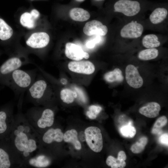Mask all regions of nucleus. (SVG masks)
<instances>
[{
	"mask_svg": "<svg viewBox=\"0 0 168 168\" xmlns=\"http://www.w3.org/2000/svg\"><path fill=\"white\" fill-rule=\"evenodd\" d=\"M127 157L125 152L123 151L119 152L117 159L120 161H125Z\"/></svg>",
	"mask_w": 168,
	"mask_h": 168,
	"instance_id": "nucleus-35",
	"label": "nucleus"
},
{
	"mask_svg": "<svg viewBox=\"0 0 168 168\" xmlns=\"http://www.w3.org/2000/svg\"><path fill=\"white\" fill-rule=\"evenodd\" d=\"M27 91L29 100L35 106L44 104L50 93L47 82L39 74Z\"/></svg>",
	"mask_w": 168,
	"mask_h": 168,
	"instance_id": "nucleus-7",
	"label": "nucleus"
},
{
	"mask_svg": "<svg viewBox=\"0 0 168 168\" xmlns=\"http://www.w3.org/2000/svg\"><path fill=\"white\" fill-rule=\"evenodd\" d=\"M16 18L18 25L26 31L25 33L43 29L44 21L42 15L35 8L19 13Z\"/></svg>",
	"mask_w": 168,
	"mask_h": 168,
	"instance_id": "nucleus-6",
	"label": "nucleus"
},
{
	"mask_svg": "<svg viewBox=\"0 0 168 168\" xmlns=\"http://www.w3.org/2000/svg\"><path fill=\"white\" fill-rule=\"evenodd\" d=\"M59 95L62 100L68 104L73 102L77 96L76 92L67 88L61 90L60 92Z\"/></svg>",
	"mask_w": 168,
	"mask_h": 168,
	"instance_id": "nucleus-26",
	"label": "nucleus"
},
{
	"mask_svg": "<svg viewBox=\"0 0 168 168\" xmlns=\"http://www.w3.org/2000/svg\"><path fill=\"white\" fill-rule=\"evenodd\" d=\"M84 133L86 141L90 149L96 152H100L103 147L100 130L96 127L90 126L85 129Z\"/></svg>",
	"mask_w": 168,
	"mask_h": 168,
	"instance_id": "nucleus-12",
	"label": "nucleus"
},
{
	"mask_svg": "<svg viewBox=\"0 0 168 168\" xmlns=\"http://www.w3.org/2000/svg\"><path fill=\"white\" fill-rule=\"evenodd\" d=\"M23 47L29 54L41 58L44 50L49 43L50 37L46 32L40 30L25 33Z\"/></svg>",
	"mask_w": 168,
	"mask_h": 168,
	"instance_id": "nucleus-4",
	"label": "nucleus"
},
{
	"mask_svg": "<svg viewBox=\"0 0 168 168\" xmlns=\"http://www.w3.org/2000/svg\"><path fill=\"white\" fill-rule=\"evenodd\" d=\"M25 116L39 134L46 128L53 125L54 122V113L50 108L35 106L29 109Z\"/></svg>",
	"mask_w": 168,
	"mask_h": 168,
	"instance_id": "nucleus-3",
	"label": "nucleus"
},
{
	"mask_svg": "<svg viewBox=\"0 0 168 168\" xmlns=\"http://www.w3.org/2000/svg\"><path fill=\"white\" fill-rule=\"evenodd\" d=\"M92 39L88 40L86 43V47L89 48H94L96 44H99L101 40V36L94 35Z\"/></svg>",
	"mask_w": 168,
	"mask_h": 168,
	"instance_id": "nucleus-32",
	"label": "nucleus"
},
{
	"mask_svg": "<svg viewBox=\"0 0 168 168\" xmlns=\"http://www.w3.org/2000/svg\"><path fill=\"white\" fill-rule=\"evenodd\" d=\"M11 145L23 163L33 156L40 149L39 135L37 133L10 132L6 136Z\"/></svg>",
	"mask_w": 168,
	"mask_h": 168,
	"instance_id": "nucleus-1",
	"label": "nucleus"
},
{
	"mask_svg": "<svg viewBox=\"0 0 168 168\" xmlns=\"http://www.w3.org/2000/svg\"><path fill=\"white\" fill-rule=\"evenodd\" d=\"M168 135L167 133L163 134L159 138V141L161 144L168 146Z\"/></svg>",
	"mask_w": 168,
	"mask_h": 168,
	"instance_id": "nucleus-34",
	"label": "nucleus"
},
{
	"mask_svg": "<svg viewBox=\"0 0 168 168\" xmlns=\"http://www.w3.org/2000/svg\"><path fill=\"white\" fill-rule=\"evenodd\" d=\"M125 79L128 84L134 88H140L143 83L137 68L132 64L128 65L126 68Z\"/></svg>",
	"mask_w": 168,
	"mask_h": 168,
	"instance_id": "nucleus-14",
	"label": "nucleus"
},
{
	"mask_svg": "<svg viewBox=\"0 0 168 168\" xmlns=\"http://www.w3.org/2000/svg\"><path fill=\"white\" fill-rule=\"evenodd\" d=\"M167 123V118L165 116L158 118L155 122L152 130V133L154 134H160L162 133V128Z\"/></svg>",
	"mask_w": 168,
	"mask_h": 168,
	"instance_id": "nucleus-28",
	"label": "nucleus"
},
{
	"mask_svg": "<svg viewBox=\"0 0 168 168\" xmlns=\"http://www.w3.org/2000/svg\"><path fill=\"white\" fill-rule=\"evenodd\" d=\"M75 0L78 2H82L84 1L85 0Z\"/></svg>",
	"mask_w": 168,
	"mask_h": 168,
	"instance_id": "nucleus-40",
	"label": "nucleus"
},
{
	"mask_svg": "<svg viewBox=\"0 0 168 168\" xmlns=\"http://www.w3.org/2000/svg\"><path fill=\"white\" fill-rule=\"evenodd\" d=\"M68 67L72 72L86 75L92 74L95 71L94 65L89 61H71L68 63Z\"/></svg>",
	"mask_w": 168,
	"mask_h": 168,
	"instance_id": "nucleus-17",
	"label": "nucleus"
},
{
	"mask_svg": "<svg viewBox=\"0 0 168 168\" xmlns=\"http://www.w3.org/2000/svg\"><path fill=\"white\" fill-rule=\"evenodd\" d=\"M107 27L100 21L93 20L86 23L83 29L84 33L91 36L98 35L101 36L105 35L107 33Z\"/></svg>",
	"mask_w": 168,
	"mask_h": 168,
	"instance_id": "nucleus-16",
	"label": "nucleus"
},
{
	"mask_svg": "<svg viewBox=\"0 0 168 168\" xmlns=\"http://www.w3.org/2000/svg\"><path fill=\"white\" fill-rule=\"evenodd\" d=\"M158 50L155 48L143 50L139 52L138 58L143 60H149L156 58L158 55Z\"/></svg>",
	"mask_w": 168,
	"mask_h": 168,
	"instance_id": "nucleus-27",
	"label": "nucleus"
},
{
	"mask_svg": "<svg viewBox=\"0 0 168 168\" xmlns=\"http://www.w3.org/2000/svg\"><path fill=\"white\" fill-rule=\"evenodd\" d=\"M106 163L111 168H123L126 165L125 161H120L111 156L107 158Z\"/></svg>",
	"mask_w": 168,
	"mask_h": 168,
	"instance_id": "nucleus-30",
	"label": "nucleus"
},
{
	"mask_svg": "<svg viewBox=\"0 0 168 168\" xmlns=\"http://www.w3.org/2000/svg\"><path fill=\"white\" fill-rule=\"evenodd\" d=\"M29 53L21 44L9 58L0 66V79L22 66L33 63L29 57Z\"/></svg>",
	"mask_w": 168,
	"mask_h": 168,
	"instance_id": "nucleus-5",
	"label": "nucleus"
},
{
	"mask_svg": "<svg viewBox=\"0 0 168 168\" xmlns=\"http://www.w3.org/2000/svg\"><path fill=\"white\" fill-rule=\"evenodd\" d=\"M102 110V108L100 106L95 105H92L89 108V111L92 113L97 116Z\"/></svg>",
	"mask_w": 168,
	"mask_h": 168,
	"instance_id": "nucleus-33",
	"label": "nucleus"
},
{
	"mask_svg": "<svg viewBox=\"0 0 168 168\" xmlns=\"http://www.w3.org/2000/svg\"><path fill=\"white\" fill-rule=\"evenodd\" d=\"M38 69H16L0 79V84L10 88L16 95H23L35 80Z\"/></svg>",
	"mask_w": 168,
	"mask_h": 168,
	"instance_id": "nucleus-2",
	"label": "nucleus"
},
{
	"mask_svg": "<svg viewBox=\"0 0 168 168\" xmlns=\"http://www.w3.org/2000/svg\"><path fill=\"white\" fill-rule=\"evenodd\" d=\"M30 0L33 1V0Z\"/></svg>",
	"mask_w": 168,
	"mask_h": 168,
	"instance_id": "nucleus-43",
	"label": "nucleus"
},
{
	"mask_svg": "<svg viewBox=\"0 0 168 168\" xmlns=\"http://www.w3.org/2000/svg\"><path fill=\"white\" fill-rule=\"evenodd\" d=\"M59 82L63 85L66 84L67 81L65 79L62 78L60 80Z\"/></svg>",
	"mask_w": 168,
	"mask_h": 168,
	"instance_id": "nucleus-38",
	"label": "nucleus"
},
{
	"mask_svg": "<svg viewBox=\"0 0 168 168\" xmlns=\"http://www.w3.org/2000/svg\"><path fill=\"white\" fill-rule=\"evenodd\" d=\"M167 10L164 7L156 8L151 13L149 16L151 22L153 24H157L162 22L167 17Z\"/></svg>",
	"mask_w": 168,
	"mask_h": 168,
	"instance_id": "nucleus-22",
	"label": "nucleus"
},
{
	"mask_svg": "<svg viewBox=\"0 0 168 168\" xmlns=\"http://www.w3.org/2000/svg\"><path fill=\"white\" fill-rule=\"evenodd\" d=\"M71 18L73 20L79 21H84L90 17V14L87 11L79 7L71 8L69 12Z\"/></svg>",
	"mask_w": 168,
	"mask_h": 168,
	"instance_id": "nucleus-21",
	"label": "nucleus"
},
{
	"mask_svg": "<svg viewBox=\"0 0 168 168\" xmlns=\"http://www.w3.org/2000/svg\"><path fill=\"white\" fill-rule=\"evenodd\" d=\"M86 115L90 119H95L97 117V116L92 113L90 111L87 112Z\"/></svg>",
	"mask_w": 168,
	"mask_h": 168,
	"instance_id": "nucleus-37",
	"label": "nucleus"
},
{
	"mask_svg": "<svg viewBox=\"0 0 168 168\" xmlns=\"http://www.w3.org/2000/svg\"><path fill=\"white\" fill-rule=\"evenodd\" d=\"M85 52L78 45L72 43L66 44L65 54L68 58L75 60L80 61L84 57Z\"/></svg>",
	"mask_w": 168,
	"mask_h": 168,
	"instance_id": "nucleus-19",
	"label": "nucleus"
},
{
	"mask_svg": "<svg viewBox=\"0 0 168 168\" xmlns=\"http://www.w3.org/2000/svg\"><path fill=\"white\" fill-rule=\"evenodd\" d=\"M89 58V55L87 52H85L84 58L86 59H87Z\"/></svg>",
	"mask_w": 168,
	"mask_h": 168,
	"instance_id": "nucleus-39",
	"label": "nucleus"
},
{
	"mask_svg": "<svg viewBox=\"0 0 168 168\" xmlns=\"http://www.w3.org/2000/svg\"><path fill=\"white\" fill-rule=\"evenodd\" d=\"M39 135L40 144H50L54 142L59 143L63 140V134L58 128H50Z\"/></svg>",
	"mask_w": 168,
	"mask_h": 168,
	"instance_id": "nucleus-13",
	"label": "nucleus"
},
{
	"mask_svg": "<svg viewBox=\"0 0 168 168\" xmlns=\"http://www.w3.org/2000/svg\"><path fill=\"white\" fill-rule=\"evenodd\" d=\"M120 131L122 135L126 138H133L136 133L135 128L131 124H128L122 126L120 128Z\"/></svg>",
	"mask_w": 168,
	"mask_h": 168,
	"instance_id": "nucleus-31",
	"label": "nucleus"
},
{
	"mask_svg": "<svg viewBox=\"0 0 168 168\" xmlns=\"http://www.w3.org/2000/svg\"><path fill=\"white\" fill-rule=\"evenodd\" d=\"M143 45L148 49L157 47L160 46L161 43L157 36L153 34L146 35L142 40Z\"/></svg>",
	"mask_w": 168,
	"mask_h": 168,
	"instance_id": "nucleus-25",
	"label": "nucleus"
},
{
	"mask_svg": "<svg viewBox=\"0 0 168 168\" xmlns=\"http://www.w3.org/2000/svg\"><path fill=\"white\" fill-rule=\"evenodd\" d=\"M63 140L67 142L71 143L77 150L81 148V145L78 140V133L74 129L68 130L63 134Z\"/></svg>",
	"mask_w": 168,
	"mask_h": 168,
	"instance_id": "nucleus-23",
	"label": "nucleus"
},
{
	"mask_svg": "<svg viewBox=\"0 0 168 168\" xmlns=\"http://www.w3.org/2000/svg\"><path fill=\"white\" fill-rule=\"evenodd\" d=\"M147 138L145 137L141 138L138 141L133 144L130 150L134 153H139L144 149L145 147L147 142Z\"/></svg>",
	"mask_w": 168,
	"mask_h": 168,
	"instance_id": "nucleus-29",
	"label": "nucleus"
},
{
	"mask_svg": "<svg viewBox=\"0 0 168 168\" xmlns=\"http://www.w3.org/2000/svg\"><path fill=\"white\" fill-rule=\"evenodd\" d=\"M51 163L50 159L44 154L40 153L39 150L34 156L25 161L22 166L26 165L28 166L42 168L49 166Z\"/></svg>",
	"mask_w": 168,
	"mask_h": 168,
	"instance_id": "nucleus-18",
	"label": "nucleus"
},
{
	"mask_svg": "<svg viewBox=\"0 0 168 168\" xmlns=\"http://www.w3.org/2000/svg\"><path fill=\"white\" fill-rule=\"evenodd\" d=\"M143 29V27L141 24L131 22L124 26L120 30V35L124 38H137L141 36Z\"/></svg>",
	"mask_w": 168,
	"mask_h": 168,
	"instance_id": "nucleus-15",
	"label": "nucleus"
},
{
	"mask_svg": "<svg viewBox=\"0 0 168 168\" xmlns=\"http://www.w3.org/2000/svg\"><path fill=\"white\" fill-rule=\"evenodd\" d=\"M1 54H2V52L1 50H0V56L1 55Z\"/></svg>",
	"mask_w": 168,
	"mask_h": 168,
	"instance_id": "nucleus-42",
	"label": "nucleus"
},
{
	"mask_svg": "<svg viewBox=\"0 0 168 168\" xmlns=\"http://www.w3.org/2000/svg\"><path fill=\"white\" fill-rule=\"evenodd\" d=\"M104 78L106 82H121L124 79L121 71L118 68L106 73L104 75Z\"/></svg>",
	"mask_w": 168,
	"mask_h": 168,
	"instance_id": "nucleus-24",
	"label": "nucleus"
},
{
	"mask_svg": "<svg viewBox=\"0 0 168 168\" xmlns=\"http://www.w3.org/2000/svg\"><path fill=\"white\" fill-rule=\"evenodd\" d=\"M16 36L12 27L0 16V44L8 45L12 52L20 44Z\"/></svg>",
	"mask_w": 168,
	"mask_h": 168,
	"instance_id": "nucleus-10",
	"label": "nucleus"
},
{
	"mask_svg": "<svg viewBox=\"0 0 168 168\" xmlns=\"http://www.w3.org/2000/svg\"><path fill=\"white\" fill-rule=\"evenodd\" d=\"M94 0L96 1H104L105 0Z\"/></svg>",
	"mask_w": 168,
	"mask_h": 168,
	"instance_id": "nucleus-41",
	"label": "nucleus"
},
{
	"mask_svg": "<svg viewBox=\"0 0 168 168\" xmlns=\"http://www.w3.org/2000/svg\"><path fill=\"white\" fill-rule=\"evenodd\" d=\"M0 140V168L22 166L21 160L7 138L5 137Z\"/></svg>",
	"mask_w": 168,
	"mask_h": 168,
	"instance_id": "nucleus-8",
	"label": "nucleus"
},
{
	"mask_svg": "<svg viewBox=\"0 0 168 168\" xmlns=\"http://www.w3.org/2000/svg\"><path fill=\"white\" fill-rule=\"evenodd\" d=\"M13 109V104L11 102L0 107V140L7 136L14 126Z\"/></svg>",
	"mask_w": 168,
	"mask_h": 168,
	"instance_id": "nucleus-9",
	"label": "nucleus"
},
{
	"mask_svg": "<svg viewBox=\"0 0 168 168\" xmlns=\"http://www.w3.org/2000/svg\"><path fill=\"white\" fill-rule=\"evenodd\" d=\"M113 8L115 12L132 16L140 12L141 4L138 0H116L114 3Z\"/></svg>",
	"mask_w": 168,
	"mask_h": 168,
	"instance_id": "nucleus-11",
	"label": "nucleus"
},
{
	"mask_svg": "<svg viewBox=\"0 0 168 168\" xmlns=\"http://www.w3.org/2000/svg\"><path fill=\"white\" fill-rule=\"evenodd\" d=\"M161 109L159 104L156 102H151L139 109V112L142 114L149 118L157 116Z\"/></svg>",
	"mask_w": 168,
	"mask_h": 168,
	"instance_id": "nucleus-20",
	"label": "nucleus"
},
{
	"mask_svg": "<svg viewBox=\"0 0 168 168\" xmlns=\"http://www.w3.org/2000/svg\"><path fill=\"white\" fill-rule=\"evenodd\" d=\"M79 138L80 141L83 142L86 140L85 135L84 132L81 131L80 132L79 134Z\"/></svg>",
	"mask_w": 168,
	"mask_h": 168,
	"instance_id": "nucleus-36",
	"label": "nucleus"
}]
</instances>
